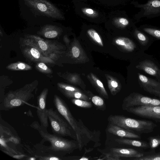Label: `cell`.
<instances>
[{
  "instance_id": "obj_11",
  "label": "cell",
  "mask_w": 160,
  "mask_h": 160,
  "mask_svg": "<svg viewBox=\"0 0 160 160\" xmlns=\"http://www.w3.org/2000/svg\"><path fill=\"white\" fill-rule=\"evenodd\" d=\"M108 154L114 156L138 158L142 156L144 152L131 148H111Z\"/></svg>"
},
{
  "instance_id": "obj_13",
  "label": "cell",
  "mask_w": 160,
  "mask_h": 160,
  "mask_svg": "<svg viewBox=\"0 0 160 160\" xmlns=\"http://www.w3.org/2000/svg\"><path fill=\"white\" fill-rule=\"evenodd\" d=\"M107 131L110 133L122 138L140 139L139 135L116 125L109 124L107 128Z\"/></svg>"
},
{
  "instance_id": "obj_14",
  "label": "cell",
  "mask_w": 160,
  "mask_h": 160,
  "mask_svg": "<svg viewBox=\"0 0 160 160\" xmlns=\"http://www.w3.org/2000/svg\"><path fill=\"white\" fill-rule=\"evenodd\" d=\"M115 141L118 143L144 149L148 148L149 145L147 142L143 141L128 138H116Z\"/></svg>"
},
{
  "instance_id": "obj_6",
  "label": "cell",
  "mask_w": 160,
  "mask_h": 160,
  "mask_svg": "<svg viewBox=\"0 0 160 160\" xmlns=\"http://www.w3.org/2000/svg\"><path fill=\"white\" fill-rule=\"evenodd\" d=\"M53 103L58 112L66 120L75 132L79 147H81V130L78 122L71 114L67 104L62 99L56 95H54Z\"/></svg>"
},
{
  "instance_id": "obj_22",
  "label": "cell",
  "mask_w": 160,
  "mask_h": 160,
  "mask_svg": "<svg viewBox=\"0 0 160 160\" xmlns=\"http://www.w3.org/2000/svg\"><path fill=\"white\" fill-rule=\"evenodd\" d=\"M93 103L98 108L101 110L106 109L105 104L103 99L97 96H93L91 98Z\"/></svg>"
},
{
  "instance_id": "obj_26",
  "label": "cell",
  "mask_w": 160,
  "mask_h": 160,
  "mask_svg": "<svg viewBox=\"0 0 160 160\" xmlns=\"http://www.w3.org/2000/svg\"><path fill=\"white\" fill-rule=\"evenodd\" d=\"M143 30L149 34L160 39V30L150 28H144Z\"/></svg>"
},
{
  "instance_id": "obj_10",
  "label": "cell",
  "mask_w": 160,
  "mask_h": 160,
  "mask_svg": "<svg viewBox=\"0 0 160 160\" xmlns=\"http://www.w3.org/2000/svg\"><path fill=\"white\" fill-rule=\"evenodd\" d=\"M140 86L148 93L160 98V82L138 73Z\"/></svg>"
},
{
  "instance_id": "obj_8",
  "label": "cell",
  "mask_w": 160,
  "mask_h": 160,
  "mask_svg": "<svg viewBox=\"0 0 160 160\" xmlns=\"http://www.w3.org/2000/svg\"><path fill=\"white\" fill-rule=\"evenodd\" d=\"M127 112L137 116L160 122V106H140L126 109Z\"/></svg>"
},
{
  "instance_id": "obj_19",
  "label": "cell",
  "mask_w": 160,
  "mask_h": 160,
  "mask_svg": "<svg viewBox=\"0 0 160 160\" xmlns=\"http://www.w3.org/2000/svg\"><path fill=\"white\" fill-rule=\"evenodd\" d=\"M149 147L151 151L155 149L160 145V136H150L148 138Z\"/></svg>"
},
{
  "instance_id": "obj_28",
  "label": "cell",
  "mask_w": 160,
  "mask_h": 160,
  "mask_svg": "<svg viewBox=\"0 0 160 160\" xmlns=\"http://www.w3.org/2000/svg\"><path fill=\"white\" fill-rule=\"evenodd\" d=\"M137 36L139 42L142 45H145L148 43V40L147 38L142 33L139 32L137 33Z\"/></svg>"
},
{
  "instance_id": "obj_12",
  "label": "cell",
  "mask_w": 160,
  "mask_h": 160,
  "mask_svg": "<svg viewBox=\"0 0 160 160\" xmlns=\"http://www.w3.org/2000/svg\"><path fill=\"white\" fill-rule=\"evenodd\" d=\"M136 68L160 79V69L153 62L149 60L146 59L140 62Z\"/></svg>"
},
{
  "instance_id": "obj_33",
  "label": "cell",
  "mask_w": 160,
  "mask_h": 160,
  "mask_svg": "<svg viewBox=\"0 0 160 160\" xmlns=\"http://www.w3.org/2000/svg\"><path fill=\"white\" fill-rule=\"evenodd\" d=\"M152 5L154 7L157 8L160 6V1L155 0L152 2Z\"/></svg>"
},
{
  "instance_id": "obj_5",
  "label": "cell",
  "mask_w": 160,
  "mask_h": 160,
  "mask_svg": "<svg viewBox=\"0 0 160 160\" xmlns=\"http://www.w3.org/2000/svg\"><path fill=\"white\" fill-rule=\"evenodd\" d=\"M57 110L47 109V113L53 134L61 137L68 136L75 138L74 130L59 115Z\"/></svg>"
},
{
  "instance_id": "obj_17",
  "label": "cell",
  "mask_w": 160,
  "mask_h": 160,
  "mask_svg": "<svg viewBox=\"0 0 160 160\" xmlns=\"http://www.w3.org/2000/svg\"><path fill=\"white\" fill-rule=\"evenodd\" d=\"M63 94L68 98H74L89 101L90 98L86 95L80 92H68L62 90Z\"/></svg>"
},
{
  "instance_id": "obj_16",
  "label": "cell",
  "mask_w": 160,
  "mask_h": 160,
  "mask_svg": "<svg viewBox=\"0 0 160 160\" xmlns=\"http://www.w3.org/2000/svg\"><path fill=\"white\" fill-rule=\"evenodd\" d=\"M117 44L122 46L128 51H132L136 48L135 44L129 39L122 38L117 39L115 41Z\"/></svg>"
},
{
  "instance_id": "obj_27",
  "label": "cell",
  "mask_w": 160,
  "mask_h": 160,
  "mask_svg": "<svg viewBox=\"0 0 160 160\" xmlns=\"http://www.w3.org/2000/svg\"><path fill=\"white\" fill-rule=\"evenodd\" d=\"M59 87L61 90L68 92H79L77 88L72 86H66L63 84H58Z\"/></svg>"
},
{
  "instance_id": "obj_35",
  "label": "cell",
  "mask_w": 160,
  "mask_h": 160,
  "mask_svg": "<svg viewBox=\"0 0 160 160\" xmlns=\"http://www.w3.org/2000/svg\"><path fill=\"white\" fill-rule=\"evenodd\" d=\"M88 159H89V158H88L82 157L80 158L79 160H87Z\"/></svg>"
},
{
  "instance_id": "obj_9",
  "label": "cell",
  "mask_w": 160,
  "mask_h": 160,
  "mask_svg": "<svg viewBox=\"0 0 160 160\" xmlns=\"http://www.w3.org/2000/svg\"><path fill=\"white\" fill-rule=\"evenodd\" d=\"M48 92V89L43 90L37 97V114L40 121L41 127L46 131H48L47 128L48 127V119L46 108V99Z\"/></svg>"
},
{
  "instance_id": "obj_20",
  "label": "cell",
  "mask_w": 160,
  "mask_h": 160,
  "mask_svg": "<svg viewBox=\"0 0 160 160\" xmlns=\"http://www.w3.org/2000/svg\"><path fill=\"white\" fill-rule=\"evenodd\" d=\"M72 102L78 106L85 108L92 107V104L90 102L79 99L74 98L71 100Z\"/></svg>"
},
{
  "instance_id": "obj_7",
  "label": "cell",
  "mask_w": 160,
  "mask_h": 160,
  "mask_svg": "<svg viewBox=\"0 0 160 160\" xmlns=\"http://www.w3.org/2000/svg\"><path fill=\"white\" fill-rule=\"evenodd\" d=\"M140 106H160V99L144 96L138 92H133L125 98L122 105L123 110L128 108Z\"/></svg>"
},
{
  "instance_id": "obj_18",
  "label": "cell",
  "mask_w": 160,
  "mask_h": 160,
  "mask_svg": "<svg viewBox=\"0 0 160 160\" xmlns=\"http://www.w3.org/2000/svg\"><path fill=\"white\" fill-rule=\"evenodd\" d=\"M134 160H160V152H156L155 151H150L144 152V155L138 158L133 159Z\"/></svg>"
},
{
  "instance_id": "obj_1",
  "label": "cell",
  "mask_w": 160,
  "mask_h": 160,
  "mask_svg": "<svg viewBox=\"0 0 160 160\" xmlns=\"http://www.w3.org/2000/svg\"><path fill=\"white\" fill-rule=\"evenodd\" d=\"M30 126L38 132L42 138L41 142H48L50 143L49 146H46L41 143L36 145V148L41 153L38 155H50L63 157L66 154L71 152L77 147L74 141L49 133L43 130L37 121L32 122Z\"/></svg>"
},
{
  "instance_id": "obj_3",
  "label": "cell",
  "mask_w": 160,
  "mask_h": 160,
  "mask_svg": "<svg viewBox=\"0 0 160 160\" xmlns=\"http://www.w3.org/2000/svg\"><path fill=\"white\" fill-rule=\"evenodd\" d=\"M108 121L109 124L116 125L130 132L139 134L151 133L157 126L151 121L136 119L122 115H111L108 118Z\"/></svg>"
},
{
  "instance_id": "obj_23",
  "label": "cell",
  "mask_w": 160,
  "mask_h": 160,
  "mask_svg": "<svg viewBox=\"0 0 160 160\" xmlns=\"http://www.w3.org/2000/svg\"><path fill=\"white\" fill-rule=\"evenodd\" d=\"M35 157L39 160H63V157H61L53 155H36Z\"/></svg>"
},
{
  "instance_id": "obj_2",
  "label": "cell",
  "mask_w": 160,
  "mask_h": 160,
  "mask_svg": "<svg viewBox=\"0 0 160 160\" xmlns=\"http://www.w3.org/2000/svg\"><path fill=\"white\" fill-rule=\"evenodd\" d=\"M21 8L25 9L32 17L54 20L63 18L59 9L46 0H22Z\"/></svg>"
},
{
  "instance_id": "obj_21",
  "label": "cell",
  "mask_w": 160,
  "mask_h": 160,
  "mask_svg": "<svg viewBox=\"0 0 160 160\" xmlns=\"http://www.w3.org/2000/svg\"><path fill=\"white\" fill-rule=\"evenodd\" d=\"M8 68L13 70H28L30 69L31 67L26 63L18 62L13 63L9 65L8 67Z\"/></svg>"
},
{
  "instance_id": "obj_15",
  "label": "cell",
  "mask_w": 160,
  "mask_h": 160,
  "mask_svg": "<svg viewBox=\"0 0 160 160\" xmlns=\"http://www.w3.org/2000/svg\"><path fill=\"white\" fill-rule=\"evenodd\" d=\"M42 32L46 38H53L58 34L59 28L55 26L46 25L43 27Z\"/></svg>"
},
{
  "instance_id": "obj_24",
  "label": "cell",
  "mask_w": 160,
  "mask_h": 160,
  "mask_svg": "<svg viewBox=\"0 0 160 160\" xmlns=\"http://www.w3.org/2000/svg\"><path fill=\"white\" fill-rule=\"evenodd\" d=\"M88 33L89 36L100 45L103 46L102 40L98 33L92 29L89 30Z\"/></svg>"
},
{
  "instance_id": "obj_30",
  "label": "cell",
  "mask_w": 160,
  "mask_h": 160,
  "mask_svg": "<svg viewBox=\"0 0 160 160\" xmlns=\"http://www.w3.org/2000/svg\"><path fill=\"white\" fill-rule=\"evenodd\" d=\"M72 51L74 57L77 58L79 57L80 54V50L78 47L76 46L73 47L72 48Z\"/></svg>"
},
{
  "instance_id": "obj_4",
  "label": "cell",
  "mask_w": 160,
  "mask_h": 160,
  "mask_svg": "<svg viewBox=\"0 0 160 160\" xmlns=\"http://www.w3.org/2000/svg\"><path fill=\"white\" fill-rule=\"evenodd\" d=\"M35 87L28 85L18 90L10 91L0 101V109L8 111L24 105L34 97Z\"/></svg>"
},
{
  "instance_id": "obj_25",
  "label": "cell",
  "mask_w": 160,
  "mask_h": 160,
  "mask_svg": "<svg viewBox=\"0 0 160 160\" xmlns=\"http://www.w3.org/2000/svg\"><path fill=\"white\" fill-rule=\"evenodd\" d=\"M28 53L33 59H38L40 58V53L36 48L32 47L28 50Z\"/></svg>"
},
{
  "instance_id": "obj_32",
  "label": "cell",
  "mask_w": 160,
  "mask_h": 160,
  "mask_svg": "<svg viewBox=\"0 0 160 160\" xmlns=\"http://www.w3.org/2000/svg\"><path fill=\"white\" fill-rule=\"evenodd\" d=\"M119 22L120 23L124 25H127L129 23L128 21L124 18H120L119 19Z\"/></svg>"
},
{
  "instance_id": "obj_34",
  "label": "cell",
  "mask_w": 160,
  "mask_h": 160,
  "mask_svg": "<svg viewBox=\"0 0 160 160\" xmlns=\"http://www.w3.org/2000/svg\"><path fill=\"white\" fill-rule=\"evenodd\" d=\"M85 12L88 14H92L94 13V12L93 10L90 8H87L85 10Z\"/></svg>"
},
{
  "instance_id": "obj_29",
  "label": "cell",
  "mask_w": 160,
  "mask_h": 160,
  "mask_svg": "<svg viewBox=\"0 0 160 160\" xmlns=\"http://www.w3.org/2000/svg\"><path fill=\"white\" fill-rule=\"evenodd\" d=\"M38 46L42 50L46 51L48 49V46L45 42L40 39L38 40Z\"/></svg>"
},
{
  "instance_id": "obj_31",
  "label": "cell",
  "mask_w": 160,
  "mask_h": 160,
  "mask_svg": "<svg viewBox=\"0 0 160 160\" xmlns=\"http://www.w3.org/2000/svg\"><path fill=\"white\" fill-rule=\"evenodd\" d=\"M38 67L41 70L44 72H50V69H48L47 66L43 62H40L38 64Z\"/></svg>"
}]
</instances>
